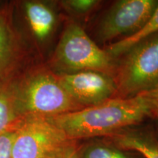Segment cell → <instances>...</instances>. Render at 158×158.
I'll return each instance as SVG.
<instances>
[{"mask_svg": "<svg viewBox=\"0 0 158 158\" xmlns=\"http://www.w3.org/2000/svg\"><path fill=\"white\" fill-rule=\"evenodd\" d=\"M155 117L143 96L113 98L94 106L49 117L71 139L107 137Z\"/></svg>", "mask_w": 158, "mask_h": 158, "instance_id": "6da1fadb", "label": "cell"}, {"mask_svg": "<svg viewBox=\"0 0 158 158\" xmlns=\"http://www.w3.org/2000/svg\"><path fill=\"white\" fill-rule=\"evenodd\" d=\"M13 106L20 119L27 116L51 117L84 108L73 99L57 74L38 71L11 84Z\"/></svg>", "mask_w": 158, "mask_h": 158, "instance_id": "7a4b0ae2", "label": "cell"}, {"mask_svg": "<svg viewBox=\"0 0 158 158\" xmlns=\"http://www.w3.org/2000/svg\"><path fill=\"white\" fill-rule=\"evenodd\" d=\"M78 147L49 117L27 116L16 129L12 158H57Z\"/></svg>", "mask_w": 158, "mask_h": 158, "instance_id": "3957f363", "label": "cell"}, {"mask_svg": "<svg viewBox=\"0 0 158 158\" xmlns=\"http://www.w3.org/2000/svg\"><path fill=\"white\" fill-rule=\"evenodd\" d=\"M54 62L60 73L94 70L111 75L117 64L115 59L100 48L81 26L75 22L69 23L63 31Z\"/></svg>", "mask_w": 158, "mask_h": 158, "instance_id": "277c9868", "label": "cell"}, {"mask_svg": "<svg viewBox=\"0 0 158 158\" xmlns=\"http://www.w3.org/2000/svg\"><path fill=\"white\" fill-rule=\"evenodd\" d=\"M119 98H132L158 84V34L122 55L114 71Z\"/></svg>", "mask_w": 158, "mask_h": 158, "instance_id": "5b68a950", "label": "cell"}, {"mask_svg": "<svg viewBox=\"0 0 158 158\" xmlns=\"http://www.w3.org/2000/svg\"><path fill=\"white\" fill-rule=\"evenodd\" d=\"M158 0H119L102 18L98 28V39L109 42L116 37L135 34L152 16Z\"/></svg>", "mask_w": 158, "mask_h": 158, "instance_id": "8992f818", "label": "cell"}, {"mask_svg": "<svg viewBox=\"0 0 158 158\" xmlns=\"http://www.w3.org/2000/svg\"><path fill=\"white\" fill-rule=\"evenodd\" d=\"M69 94L83 108L104 102L117 94L114 77L94 70L57 74Z\"/></svg>", "mask_w": 158, "mask_h": 158, "instance_id": "52a82bcc", "label": "cell"}, {"mask_svg": "<svg viewBox=\"0 0 158 158\" xmlns=\"http://www.w3.org/2000/svg\"><path fill=\"white\" fill-rule=\"evenodd\" d=\"M103 139L121 149L135 152L144 158H158V138L151 130L130 127Z\"/></svg>", "mask_w": 158, "mask_h": 158, "instance_id": "ba28073f", "label": "cell"}, {"mask_svg": "<svg viewBox=\"0 0 158 158\" xmlns=\"http://www.w3.org/2000/svg\"><path fill=\"white\" fill-rule=\"evenodd\" d=\"M24 9L33 34L39 40H44L50 35L54 27V13L46 5L39 2H27L24 4Z\"/></svg>", "mask_w": 158, "mask_h": 158, "instance_id": "9c48e42d", "label": "cell"}, {"mask_svg": "<svg viewBox=\"0 0 158 158\" xmlns=\"http://www.w3.org/2000/svg\"><path fill=\"white\" fill-rule=\"evenodd\" d=\"M77 152L78 158H144L135 152L121 149L103 138L92 139L78 146Z\"/></svg>", "mask_w": 158, "mask_h": 158, "instance_id": "30bf717a", "label": "cell"}, {"mask_svg": "<svg viewBox=\"0 0 158 158\" xmlns=\"http://www.w3.org/2000/svg\"><path fill=\"white\" fill-rule=\"evenodd\" d=\"M157 34H158V6L152 16L140 30L135 34L109 45L105 51L112 58L116 59L127 53L138 43Z\"/></svg>", "mask_w": 158, "mask_h": 158, "instance_id": "8fae6325", "label": "cell"}, {"mask_svg": "<svg viewBox=\"0 0 158 158\" xmlns=\"http://www.w3.org/2000/svg\"><path fill=\"white\" fill-rule=\"evenodd\" d=\"M21 121L15 112L11 85L0 84V133L16 130Z\"/></svg>", "mask_w": 158, "mask_h": 158, "instance_id": "7c38bea8", "label": "cell"}, {"mask_svg": "<svg viewBox=\"0 0 158 158\" xmlns=\"http://www.w3.org/2000/svg\"><path fill=\"white\" fill-rule=\"evenodd\" d=\"M15 56V40L8 23L0 15V76L12 64Z\"/></svg>", "mask_w": 158, "mask_h": 158, "instance_id": "4fadbf2b", "label": "cell"}, {"mask_svg": "<svg viewBox=\"0 0 158 158\" xmlns=\"http://www.w3.org/2000/svg\"><path fill=\"white\" fill-rule=\"evenodd\" d=\"M100 2L96 0H68L62 4L69 10L78 15H84L92 10Z\"/></svg>", "mask_w": 158, "mask_h": 158, "instance_id": "5bb4252c", "label": "cell"}, {"mask_svg": "<svg viewBox=\"0 0 158 158\" xmlns=\"http://www.w3.org/2000/svg\"><path fill=\"white\" fill-rule=\"evenodd\" d=\"M16 130L0 133V158H12Z\"/></svg>", "mask_w": 158, "mask_h": 158, "instance_id": "9a60e30c", "label": "cell"}, {"mask_svg": "<svg viewBox=\"0 0 158 158\" xmlns=\"http://www.w3.org/2000/svg\"><path fill=\"white\" fill-rule=\"evenodd\" d=\"M147 100L152 108L155 117L158 118V84L155 85L151 89L139 94Z\"/></svg>", "mask_w": 158, "mask_h": 158, "instance_id": "2e32d148", "label": "cell"}, {"mask_svg": "<svg viewBox=\"0 0 158 158\" xmlns=\"http://www.w3.org/2000/svg\"><path fill=\"white\" fill-rule=\"evenodd\" d=\"M77 149H78V148H77V149L75 150V151L71 153L70 155H69L67 158H78V152H77Z\"/></svg>", "mask_w": 158, "mask_h": 158, "instance_id": "e0dca14e", "label": "cell"}, {"mask_svg": "<svg viewBox=\"0 0 158 158\" xmlns=\"http://www.w3.org/2000/svg\"><path fill=\"white\" fill-rule=\"evenodd\" d=\"M75 150H76V149H75ZM75 150H74V151H75ZM73 152H70V153H69V154H68V155H64V156H61V157H57V158H67V157H68L69 155H70L71 153Z\"/></svg>", "mask_w": 158, "mask_h": 158, "instance_id": "ac0fdd59", "label": "cell"}, {"mask_svg": "<svg viewBox=\"0 0 158 158\" xmlns=\"http://www.w3.org/2000/svg\"><path fill=\"white\" fill-rule=\"evenodd\" d=\"M155 134H156V135H157V137L158 138V133H155Z\"/></svg>", "mask_w": 158, "mask_h": 158, "instance_id": "d6986e66", "label": "cell"}]
</instances>
